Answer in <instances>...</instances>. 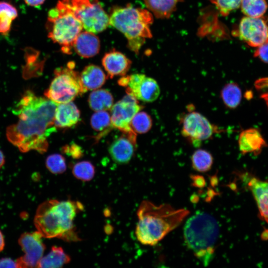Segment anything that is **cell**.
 <instances>
[{"label": "cell", "instance_id": "1", "mask_svg": "<svg viewBox=\"0 0 268 268\" xmlns=\"http://www.w3.org/2000/svg\"><path fill=\"white\" fill-rule=\"evenodd\" d=\"M57 105L47 98L37 96L30 90L26 91L14 110L17 122L6 130L8 140L22 152H45L48 147V137L57 129Z\"/></svg>", "mask_w": 268, "mask_h": 268}, {"label": "cell", "instance_id": "2", "mask_svg": "<svg viewBox=\"0 0 268 268\" xmlns=\"http://www.w3.org/2000/svg\"><path fill=\"white\" fill-rule=\"evenodd\" d=\"M83 208L82 204L78 201H46L36 210L34 225L43 237L58 238L67 242L80 241L73 220Z\"/></svg>", "mask_w": 268, "mask_h": 268}, {"label": "cell", "instance_id": "3", "mask_svg": "<svg viewBox=\"0 0 268 268\" xmlns=\"http://www.w3.org/2000/svg\"><path fill=\"white\" fill-rule=\"evenodd\" d=\"M189 213L188 209H175L169 204L156 205L142 201L137 211L135 233L137 240L144 245H156L179 226Z\"/></svg>", "mask_w": 268, "mask_h": 268}, {"label": "cell", "instance_id": "4", "mask_svg": "<svg viewBox=\"0 0 268 268\" xmlns=\"http://www.w3.org/2000/svg\"><path fill=\"white\" fill-rule=\"evenodd\" d=\"M153 22L150 11L131 4L114 7L109 15V25L125 36L128 48L136 54H138L146 39L152 37L150 26Z\"/></svg>", "mask_w": 268, "mask_h": 268}, {"label": "cell", "instance_id": "5", "mask_svg": "<svg viewBox=\"0 0 268 268\" xmlns=\"http://www.w3.org/2000/svg\"><path fill=\"white\" fill-rule=\"evenodd\" d=\"M218 233V223L212 216L198 212L187 220L184 228V238L195 256L207 265L214 253Z\"/></svg>", "mask_w": 268, "mask_h": 268}, {"label": "cell", "instance_id": "6", "mask_svg": "<svg viewBox=\"0 0 268 268\" xmlns=\"http://www.w3.org/2000/svg\"><path fill=\"white\" fill-rule=\"evenodd\" d=\"M47 19L48 37L61 46L64 53L71 54L73 42L83 29L80 21L61 0L49 11Z\"/></svg>", "mask_w": 268, "mask_h": 268}, {"label": "cell", "instance_id": "7", "mask_svg": "<svg viewBox=\"0 0 268 268\" xmlns=\"http://www.w3.org/2000/svg\"><path fill=\"white\" fill-rule=\"evenodd\" d=\"M74 64L69 62L66 67L56 68L55 76L44 93L48 99L57 104L69 102L85 93L80 74L74 70Z\"/></svg>", "mask_w": 268, "mask_h": 268}, {"label": "cell", "instance_id": "8", "mask_svg": "<svg viewBox=\"0 0 268 268\" xmlns=\"http://www.w3.org/2000/svg\"><path fill=\"white\" fill-rule=\"evenodd\" d=\"M81 22L83 29L94 33L101 32L109 25V15L98 0H61Z\"/></svg>", "mask_w": 268, "mask_h": 268}, {"label": "cell", "instance_id": "9", "mask_svg": "<svg viewBox=\"0 0 268 268\" xmlns=\"http://www.w3.org/2000/svg\"><path fill=\"white\" fill-rule=\"evenodd\" d=\"M182 134L193 144L198 145L219 132L218 127L201 113L191 111L182 119Z\"/></svg>", "mask_w": 268, "mask_h": 268}, {"label": "cell", "instance_id": "10", "mask_svg": "<svg viewBox=\"0 0 268 268\" xmlns=\"http://www.w3.org/2000/svg\"><path fill=\"white\" fill-rule=\"evenodd\" d=\"M237 36L252 47H258L268 43V16H245L239 24Z\"/></svg>", "mask_w": 268, "mask_h": 268}, {"label": "cell", "instance_id": "11", "mask_svg": "<svg viewBox=\"0 0 268 268\" xmlns=\"http://www.w3.org/2000/svg\"><path fill=\"white\" fill-rule=\"evenodd\" d=\"M38 231L25 232L21 235L18 243L24 255L16 261L17 268L37 267L46 249L42 238Z\"/></svg>", "mask_w": 268, "mask_h": 268}, {"label": "cell", "instance_id": "12", "mask_svg": "<svg viewBox=\"0 0 268 268\" xmlns=\"http://www.w3.org/2000/svg\"><path fill=\"white\" fill-rule=\"evenodd\" d=\"M138 100L133 95L128 94L117 102L111 108V125L123 133L134 132L130 123L134 116L142 108Z\"/></svg>", "mask_w": 268, "mask_h": 268}, {"label": "cell", "instance_id": "13", "mask_svg": "<svg viewBox=\"0 0 268 268\" xmlns=\"http://www.w3.org/2000/svg\"><path fill=\"white\" fill-rule=\"evenodd\" d=\"M126 87L127 93L145 102L154 101L158 98L160 92L157 81L141 73L128 75Z\"/></svg>", "mask_w": 268, "mask_h": 268}, {"label": "cell", "instance_id": "14", "mask_svg": "<svg viewBox=\"0 0 268 268\" xmlns=\"http://www.w3.org/2000/svg\"><path fill=\"white\" fill-rule=\"evenodd\" d=\"M136 134L134 132L123 133L112 142L108 151L114 161L120 164L130 161L135 152Z\"/></svg>", "mask_w": 268, "mask_h": 268}, {"label": "cell", "instance_id": "15", "mask_svg": "<svg viewBox=\"0 0 268 268\" xmlns=\"http://www.w3.org/2000/svg\"><path fill=\"white\" fill-rule=\"evenodd\" d=\"M102 64L108 74V77L124 76L129 71L132 61L122 53L112 50L106 53L102 59Z\"/></svg>", "mask_w": 268, "mask_h": 268}, {"label": "cell", "instance_id": "16", "mask_svg": "<svg viewBox=\"0 0 268 268\" xmlns=\"http://www.w3.org/2000/svg\"><path fill=\"white\" fill-rule=\"evenodd\" d=\"M95 34L86 30L82 31L75 38L72 48L81 57L89 58L98 54L100 41Z\"/></svg>", "mask_w": 268, "mask_h": 268}, {"label": "cell", "instance_id": "17", "mask_svg": "<svg viewBox=\"0 0 268 268\" xmlns=\"http://www.w3.org/2000/svg\"><path fill=\"white\" fill-rule=\"evenodd\" d=\"M80 113L71 101L57 104L55 114V125L57 128L71 127L79 121Z\"/></svg>", "mask_w": 268, "mask_h": 268}, {"label": "cell", "instance_id": "18", "mask_svg": "<svg viewBox=\"0 0 268 268\" xmlns=\"http://www.w3.org/2000/svg\"><path fill=\"white\" fill-rule=\"evenodd\" d=\"M247 185L256 200L261 216L268 223V180L262 181L253 177Z\"/></svg>", "mask_w": 268, "mask_h": 268}, {"label": "cell", "instance_id": "19", "mask_svg": "<svg viewBox=\"0 0 268 268\" xmlns=\"http://www.w3.org/2000/svg\"><path fill=\"white\" fill-rule=\"evenodd\" d=\"M238 145L241 153H258L267 144L259 131L256 129L243 131L239 135Z\"/></svg>", "mask_w": 268, "mask_h": 268}, {"label": "cell", "instance_id": "20", "mask_svg": "<svg viewBox=\"0 0 268 268\" xmlns=\"http://www.w3.org/2000/svg\"><path fill=\"white\" fill-rule=\"evenodd\" d=\"M106 78L102 68L93 64L86 66L80 73V82L85 92L99 88L104 84Z\"/></svg>", "mask_w": 268, "mask_h": 268}, {"label": "cell", "instance_id": "21", "mask_svg": "<svg viewBox=\"0 0 268 268\" xmlns=\"http://www.w3.org/2000/svg\"><path fill=\"white\" fill-rule=\"evenodd\" d=\"M149 11L157 18H169L176 10L179 0H143Z\"/></svg>", "mask_w": 268, "mask_h": 268}, {"label": "cell", "instance_id": "22", "mask_svg": "<svg viewBox=\"0 0 268 268\" xmlns=\"http://www.w3.org/2000/svg\"><path fill=\"white\" fill-rule=\"evenodd\" d=\"M70 261V257L61 247L53 246L48 254L40 260L37 268H61Z\"/></svg>", "mask_w": 268, "mask_h": 268}, {"label": "cell", "instance_id": "23", "mask_svg": "<svg viewBox=\"0 0 268 268\" xmlns=\"http://www.w3.org/2000/svg\"><path fill=\"white\" fill-rule=\"evenodd\" d=\"M113 101L112 94L104 89L94 90L90 94L88 99L90 108L95 112L111 109Z\"/></svg>", "mask_w": 268, "mask_h": 268}, {"label": "cell", "instance_id": "24", "mask_svg": "<svg viewBox=\"0 0 268 268\" xmlns=\"http://www.w3.org/2000/svg\"><path fill=\"white\" fill-rule=\"evenodd\" d=\"M220 97L226 107L234 109L240 103L242 98L241 89L236 83L229 82L222 88Z\"/></svg>", "mask_w": 268, "mask_h": 268}, {"label": "cell", "instance_id": "25", "mask_svg": "<svg viewBox=\"0 0 268 268\" xmlns=\"http://www.w3.org/2000/svg\"><path fill=\"white\" fill-rule=\"evenodd\" d=\"M17 15L16 8L10 3L0 2V33H8L12 21L17 17Z\"/></svg>", "mask_w": 268, "mask_h": 268}, {"label": "cell", "instance_id": "26", "mask_svg": "<svg viewBox=\"0 0 268 268\" xmlns=\"http://www.w3.org/2000/svg\"><path fill=\"white\" fill-rule=\"evenodd\" d=\"M240 6L246 16L260 17L266 12L268 4L266 0H242Z\"/></svg>", "mask_w": 268, "mask_h": 268}, {"label": "cell", "instance_id": "27", "mask_svg": "<svg viewBox=\"0 0 268 268\" xmlns=\"http://www.w3.org/2000/svg\"><path fill=\"white\" fill-rule=\"evenodd\" d=\"M191 162L193 168L199 172L209 171L213 164L212 155L207 150L199 149L192 155Z\"/></svg>", "mask_w": 268, "mask_h": 268}, {"label": "cell", "instance_id": "28", "mask_svg": "<svg viewBox=\"0 0 268 268\" xmlns=\"http://www.w3.org/2000/svg\"><path fill=\"white\" fill-rule=\"evenodd\" d=\"M90 125L94 130L101 132L98 136V138L109 132L113 128L111 117L106 111H97L93 114L91 117Z\"/></svg>", "mask_w": 268, "mask_h": 268}, {"label": "cell", "instance_id": "29", "mask_svg": "<svg viewBox=\"0 0 268 268\" xmlns=\"http://www.w3.org/2000/svg\"><path fill=\"white\" fill-rule=\"evenodd\" d=\"M152 121L149 114L144 111L138 112L133 118L130 127L136 134H145L151 128Z\"/></svg>", "mask_w": 268, "mask_h": 268}, {"label": "cell", "instance_id": "30", "mask_svg": "<svg viewBox=\"0 0 268 268\" xmlns=\"http://www.w3.org/2000/svg\"><path fill=\"white\" fill-rule=\"evenodd\" d=\"M72 172L73 176L77 179L87 182L93 178L95 173V169L90 161H83L74 165Z\"/></svg>", "mask_w": 268, "mask_h": 268}, {"label": "cell", "instance_id": "31", "mask_svg": "<svg viewBox=\"0 0 268 268\" xmlns=\"http://www.w3.org/2000/svg\"><path fill=\"white\" fill-rule=\"evenodd\" d=\"M45 164L48 170L55 174L63 173L67 169L65 158L58 153L48 156L46 158Z\"/></svg>", "mask_w": 268, "mask_h": 268}, {"label": "cell", "instance_id": "32", "mask_svg": "<svg viewBox=\"0 0 268 268\" xmlns=\"http://www.w3.org/2000/svg\"><path fill=\"white\" fill-rule=\"evenodd\" d=\"M221 15L226 16L240 7L242 0H209Z\"/></svg>", "mask_w": 268, "mask_h": 268}, {"label": "cell", "instance_id": "33", "mask_svg": "<svg viewBox=\"0 0 268 268\" xmlns=\"http://www.w3.org/2000/svg\"><path fill=\"white\" fill-rule=\"evenodd\" d=\"M61 151L63 153L74 159H79L83 155L82 148L73 142L63 146Z\"/></svg>", "mask_w": 268, "mask_h": 268}, {"label": "cell", "instance_id": "34", "mask_svg": "<svg viewBox=\"0 0 268 268\" xmlns=\"http://www.w3.org/2000/svg\"><path fill=\"white\" fill-rule=\"evenodd\" d=\"M255 86L260 94V97L265 101L268 109V77L258 79L255 82Z\"/></svg>", "mask_w": 268, "mask_h": 268}, {"label": "cell", "instance_id": "35", "mask_svg": "<svg viewBox=\"0 0 268 268\" xmlns=\"http://www.w3.org/2000/svg\"><path fill=\"white\" fill-rule=\"evenodd\" d=\"M254 55L262 61L268 63V43L257 47Z\"/></svg>", "mask_w": 268, "mask_h": 268}, {"label": "cell", "instance_id": "36", "mask_svg": "<svg viewBox=\"0 0 268 268\" xmlns=\"http://www.w3.org/2000/svg\"><path fill=\"white\" fill-rule=\"evenodd\" d=\"M0 268H17L16 261L8 258L0 259Z\"/></svg>", "mask_w": 268, "mask_h": 268}, {"label": "cell", "instance_id": "37", "mask_svg": "<svg viewBox=\"0 0 268 268\" xmlns=\"http://www.w3.org/2000/svg\"><path fill=\"white\" fill-rule=\"evenodd\" d=\"M193 181V184L195 186L201 188L205 186V182L204 178L200 175H194L192 176Z\"/></svg>", "mask_w": 268, "mask_h": 268}, {"label": "cell", "instance_id": "38", "mask_svg": "<svg viewBox=\"0 0 268 268\" xmlns=\"http://www.w3.org/2000/svg\"><path fill=\"white\" fill-rule=\"evenodd\" d=\"M25 2L31 6H38L42 5L45 0H24Z\"/></svg>", "mask_w": 268, "mask_h": 268}, {"label": "cell", "instance_id": "39", "mask_svg": "<svg viewBox=\"0 0 268 268\" xmlns=\"http://www.w3.org/2000/svg\"><path fill=\"white\" fill-rule=\"evenodd\" d=\"M4 239L1 232L0 230V252H1L4 247Z\"/></svg>", "mask_w": 268, "mask_h": 268}, {"label": "cell", "instance_id": "40", "mask_svg": "<svg viewBox=\"0 0 268 268\" xmlns=\"http://www.w3.org/2000/svg\"><path fill=\"white\" fill-rule=\"evenodd\" d=\"M4 156L2 152L0 150V169L3 165L4 163Z\"/></svg>", "mask_w": 268, "mask_h": 268}]
</instances>
